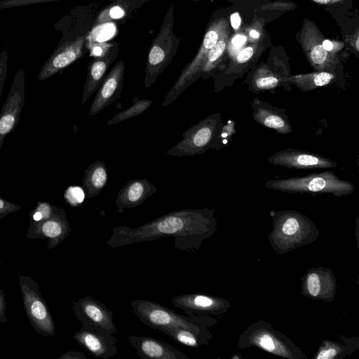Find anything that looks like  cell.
I'll return each instance as SVG.
<instances>
[{"instance_id":"1","label":"cell","mask_w":359,"mask_h":359,"mask_svg":"<svg viewBox=\"0 0 359 359\" xmlns=\"http://www.w3.org/2000/svg\"><path fill=\"white\" fill-rule=\"evenodd\" d=\"M208 210L183 209L163 215L137 228L114 227L107 243L118 248L170 236L182 251L198 248L208 224Z\"/></svg>"},{"instance_id":"2","label":"cell","mask_w":359,"mask_h":359,"mask_svg":"<svg viewBox=\"0 0 359 359\" xmlns=\"http://www.w3.org/2000/svg\"><path fill=\"white\" fill-rule=\"evenodd\" d=\"M264 185L268 189L287 193H330L336 196L348 195L355 189L352 182L341 179L332 171L271 180Z\"/></svg>"},{"instance_id":"3","label":"cell","mask_w":359,"mask_h":359,"mask_svg":"<svg viewBox=\"0 0 359 359\" xmlns=\"http://www.w3.org/2000/svg\"><path fill=\"white\" fill-rule=\"evenodd\" d=\"M173 5L172 4L148 53L144 80L145 88H149L152 85L157 77L170 64L177 53L179 39L173 33Z\"/></svg>"},{"instance_id":"4","label":"cell","mask_w":359,"mask_h":359,"mask_svg":"<svg viewBox=\"0 0 359 359\" xmlns=\"http://www.w3.org/2000/svg\"><path fill=\"white\" fill-rule=\"evenodd\" d=\"M222 123L220 113L209 115L187 130L182 140L171 147L166 154L182 157L204 153L211 149Z\"/></svg>"},{"instance_id":"5","label":"cell","mask_w":359,"mask_h":359,"mask_svg":"<svg viewBox=\"0 0 359 359\" xmlns=\"http://www.w3.org/2000/svg\"><path fill=\"white\" fill-rule=\"evenodd\" d=\"M24 309L29 323L43 337H52L55 325L49 308L42 297L39 285L31 276L18 275Z\"/></svg>"},{"instance_id":"6","label":"cell","mask_w":359,"mask_h":359,"mask_svg":"<svg viewBox=\"0 0 359 359\" xmlns=\"http://www.w3.org/2000/svg\"><path fill=\"white\" fill-rule=\"evenodd\" d=\"M134 314L145 325L158 330L163 327H184L200 330L202 320L194 315H180L156 302L136 299L131 302Z\"/></svg>"},{"instance_id":"7","label":"cell","mask_w":359,"mask_h":359,"mask_svg":"<svg viewBox=\"0 0 359 359\" xmlns=\"http://www.w3.org/2000/svg\"><path fill=\"white\" fill-rule=\"evenodd\" d=\"M226 26V20H217L207 30L202 44L194 59L184 67L175 84L165 97L161 106L171 104L198 77L206 56L218 41L221 32Z\"/></svg>"},{"instance_id":"8","label":"cell","mask_w":359,"mask_h":359,"mask_svg":"<svg viewBox=\"0 0 359 359\" xmlns=\"http://www.w3.org/2000/svg\"><path fill=\"white\" fill-rule=\"evenodd\" d=\"M25 72L20 67L15 73L6 100L0 112V150L6 136L18 126L24 107Z\"/></svg>"},{"instance_id":"9","label":"cell","mask_w":359,"mask_h":359,"mask_svg":"<svg viewBox=\"0 0 359 359\" xmlns=\"http://www.w3.org/2000/svg\"><path fill=\"white\" fill-rule=\"evenodd\" d=\"M86 41V36L81 35L60 43L41 68L38 79H48L81 58Z\"/></svg>"},{"instance_id":"10","label":"cell","mask_w":359,"mask_h":359,"mask_svg":"<svg viewBox=\"0 0 359 359\" xmlns=\"http://www.w3.org/2000/svg\"><path fill=\"white\" fill-rule=\"evenodd\" d=\"M73 338L96 358H109L117 353L118 339L107 330L82 325L81 329L74 334Z\"/></svg>"},{"instance_id":"11","label":"cell","mask_w":359,"mask_h":359,"mask_svg":"<svg viewBox=\"0 0 359 359\" xmlns=\"http://www.w3.org/2000/svg\"><path fill=\"white\" fill-rule=\"evenodd\" d=\"M72 308L81 325L99 327L113 334L118 332L111 310L96 299L86 296L74 302Z\"/></svg>"},{"instance_id":"12","label":"cell","mask_w":359,"mask_h":359,"mask_svg":"<svg viewBox=\"0 0 359 359\" xmlns=\"http://www.w3.org/2000/svg\"><path fill=\"white\" fill-rule=\"evenodd\" d=\"M274 165L294 169L332 168L337 163L320 154L297 149L287 148L278 151L268 158Z\"/></svg>"},{"instance_id":"13","label":"cell","mask_w":359,"mask_h":359,"mask_svg":"<svg viewBox=\"0 0 359 359\" xmlns=\"http://www.w3.org/2000/svg\"><path fill=\"white\" fill-rule=\"evenodd\" d=\"M71 232V227L64 208H57L55 212L34 226H29L26 237L29 239H48L46 249L59 245Z\"/></svg>"},{"instance_id":"14","label":"cell","mask_w":359,"mask_h":359,"mask_svg":"<svg viewBox=\"0 0 359 359\" xmlns=\"http://www.w3.org/2000/svg\"><path fill=\"white\" fill-rule=\"evenodd\" d=\"M125 72V64L120 60L115 64L103 79L91 104L89 114L94 116L104 108L112 104L121 95Z\"/></svg>"},{"instance_id":"15","label":"cell","mask_w":359,"mask_h":359,"mask_svg":"<svg viewBox=\"0 0 359 359\" xmlns=\"http://www.w3.org/2000/svg\"><path fill=\"white\" fill-rule=\"evenodd\" d=\"M251 107L252 118L257 123L273 129L281 135L289 134L293 131L285 109L258 98L252 100Z\"/></svg>"},{"instance_id":"16","label":"cell","mask_w":359,"mask_h":359,"mask_svg":"<svg viewBox=\"0 0 359 359\" xmlns=\"http://www.w3.org/2000/svg\"><path fill=\"white\" fill-rule=\"evenodd\" d=\"M128 340L142 359H189L184 353L151 337L129 335Z\"/></svg>"},{"instance_id":"17","label":"cell","mask_w":359,"mask_h":359,"mask_svg":"<svg viewBox=\"0 0 359 359\" xmlns=\"http://www.w3.org/2000/svg\"><path fill=\"white\" fill-rule=\"evenodd\" d=\"M118 50V45L113 44L104 55L96 57L90 62L84 83L81 104H84L97 90L104 78L109 67L116 58Z\"/></svg>"},{"instance_id":"18","label":"cell","mask_w":359,"mask_h":359,"mask_svg":"<svg viewBox=\"0 0 359 359\" xmlns=\"http://www.w3.org/2000/svg\"><path fill=\"white\" fill-rule=\"evenodd\" d=\"M156 191V187L147 179L133 180L124 184L118 193L116 204L118 212L123 208H133L140 205Z\"/></svg>"},{"instance_id":"19","label":"cell","mask_w":359,"mask_h":359,"mask_svg":"<svg viewBox=\"0 0 359 359\" xmlns=\"http://www.w3.org/2000/svg\"><path fill=\"white\" fill-rule=\"evenodd\" d=\"M336 78V74L332 72L318 71L309 74L287 75L281 79V84H285L284 86L294 85L301 91L306 93L327 86L334 81Z\"/></svg>"},{"instance_id":"20","label":"cell","mask_w":359,"mask_h":359,"mask_svg":"<svg viewBox=\"0 0 359 359\" xmlns=\"http://www.w3.org/2000/svg\"><path fill=\"white\" fill-rule=\"evenodd\" d=\"M107 171L102 161L92 163L85 171L82 180V188L88 199L97 196L105 187L107 182Z\"/></svg>"},{"instance_id":"21","label":"cell","mask_w":359,"mask_h":359,"mask_svg":"<svg viewBox=\"0 0 359 359\" xmlns=\"http://www.w3.org/2000/svg\"><path fill=\"white\" fill-rule=\"evenodd\" d=\"M282 76L271 71L266 66L257 68L245 79L249 91L259 93L264 91L273 90L281 85Z\"/></svg>"},{"instance_id":"22","label":"cell","mask_w":359,"mask_h":359,"mask_svg":"<svg viewBox=\"0 0 359 359\" xmlns=\"http://www.w3.org/2000/svg\"><path fill=\"white\" fill-rule=\"evenodd\" d=\"M227 25L221 32L219 38L214 46L208 52L202 67L199 77L207 78L219 64L224 54L227 43Z\"/></svg>"},{"instance_id":"23","label":"cell","mask_w":359,"mask_h":359,"mask_svg":"<svg viewBox=\"0 0 359 359\" xmlns=\"http://www.w3.org/2000/svg\"><path fill=\"white\" fill-rule=\"evenodd\" d=\"M158 330L185 346L196 347L201 343L200 331L176 327H163Z\"/></svg>"},{"instance_id":"24","label":"cell","mask_w":359,"mask_h":359,"mask_svg":"<svg viewBox=\"0 0 359 359\" xmlns=\"http://www.w3.org/2000/svg\"><path fill=\"white\" fill-rule=\"evenodd\" d=\"M152 102H153L149 99L140 100L135 97L133 104L129 108L114 114V116L107 121V125L117 124L138 116L147 110Z\"/></svg>"},{"instance_id":"25","label":"cell","mask_w":359,"mask_h":359,"mask_svg":"<svg viewBox=\"0 0 359 359\" xmlns=\"http://www.w3.org/2000/svg\"><path fill=\"white\" fill-rule=\"evenodd\" d=\"M58 207L48 202L38 201L29 214V226H34L51 217Z\"/></svg>"},{"instance_id":"26","label":"cell","mask_w":359,"mask_h":359,"mask_svg":"<svg viewBox=\"0 0 359 359\" xmlns=\"http://www.w3.org/2000/svg\"><path fill=\"white\" fill-rule=\"evenodd\" d=\"M236 133V123L234 121L229 119L224 124L222 123L211 149L216 150L223 149L231 141L233 135Z\"/></svg>"},{"instance_id":"27","label":"cell","mask_w":359,"mask_h":359,"mask_svg":"<svg viewBox=\"0 0 359 359\" xmlns=\"http://www.w3.org/2000/svg\"><path fill=\"white\" fill-rule=\"evenodd\" d=\"M86 197L83 189L79 186H69L64 193V198L72 207L81 205Z\"/></svg>"},{"instance_id":"28","label":"cell","mask_w":359,"mask_h":359,"mask_svg":"<svg viewBox=\"0 0 359 359\" xmlns=\"http://www.w3.org/2000/svg\"><path fill=\"white\" fill-rule=\"evenodd\" d=\"M113 44L106 43L102 41H95L88 39V47L90 50L91 55L95 57L104 55Z\"/></svg>"},{"instance_id":"29","label":"cell","mask_w":359,"mask_h":359,"mask_svg":"<svg viewBox=\"0 0 359 359\" xmlns=\"http://www.w3.org/2000/svg\"><path fill=\"white\" fill-rule=\"evenodd\" d=\"M8 51L4 49L0 51V97L2 93L8 69Z\"/></svg>"},{"instance_id":"30","label":"cell","mask_w":359,"mask_h":359,"mask_svg":"<svg viewBox=\"0 0 359 359\" xmlns=\"http://www.w3.org/2000/svg\"><path fill=\"white\" fill-rule=\"evenodd\" d=\"M21 208V205L11 203L0 197V219L5 217L10 213L19 210Z\"/></svg>"},{"instance_id":"31","label":"cell","mask_w":359,"mask_h":359,"mask_svg":"<svg viewBox=\"0 0 359 359\" xmlns=\"http://www.w3.org/2000/svg\"><path fill=\"white\" fill-rule=\"evenodd\" d=\"M307 285L309 293L312 296H317L320 290V279L316 273L309 275L307 280Z\"/></svg>"},{"instance_id":"32","label":"cell","mask_w":359,"mask_h":359,"mask_svg":"<svg viewBox=\"0 0 359 359\" xmlns=\"http://www.w3.org/2000/svg\"><path fill=\"white\" fill-rule=\"evenodd\" d=\"M299 227V222L294 217H289L283 225V231L287 235L295 233Z\"/></svg>"},{"instance_id":"33","label":"cell","mask_w":359,"mask_h":359,"mask_svg":"<svg viewBox=\"0 0 359 359\" xmlns=\"http://www.w3.org/2000/svg\"><path fill=\"white\" fill-rule=\"evenodd\" d=\"M247 37L243 34L236 35L231 41V47L229 49L231 52H237L245 43Z\"/></svg>"},{"instance_id":"34","label":"cell","mask_w":359,"mask_h":359,"mask_svg":"<svg viewBox=\"0 0 359 359\" xmlns=\"http://www.w3.org/2000/svg\"><path fill=\"white\" fill-rule=\"evenodd\" d=\"M6 304L4 290L0 288V323H6Z\"/></svg>"},{"instance_id":"35","label":"cell","mask_w":359,"mask_h":359,"mask_svg":"<svg viewBox=\"0 0 359 359\" xmlns=\"http://www.w3.org/2000/svg\"><path fill=\"white\" fill-rule=\"evenodd\" d=\"M57 359H87V356L79 351H69L62 353Z\"/></svg>"},{"instance_id":"36","label":"cell","mask_w":359,"mask_h":359,"mask_svg":"<svg viewBox=\"0 0 359 359\" xmlns=\"http://www.w3.org/2000/svg\"><path fill=\"white\" fill-rule=\"evenodd\" d=\"M259 343L263 348L269 351H272L275 348V345L272 339L270 337V336L266 334L262 336L259 339Z\"/></svg>"},{"instance_id":"37","label":"cell","mask_w":359,"mask_h":359,"mask_svg":"<svg viewBox=\"0 0 359 359\" xmlns=\"http://www.w3.org/2000/svg\"><path fill=\"white\" fill-rule=\"evenodd\" d=\"M337 354V351L334 348H329L323 350L319 353L317 356L318 359H330L333 358Z\"/></svg>"},{"instance_id":"38","label":"cell","mask_w":359,"mask_h":359,"mask_svg":"<svg viewBox=\"0 0 359 359\" xmlns=\"http://www.w3.org/2000/svg\"><path fill=\"white\" fill-rule=\"evenodd\" d=\"M109 15L112 18L118 19L124 15V11L119 6H114L110 9Z\"/></svg>"},{"instance_id":"39","label":"cell","mask_w":359,"mask_h":359,"mask_svg":"<svg viewBox=\"0 0 359 359\" xmlns=\"http://www.w3.org/2000/svg\"><path fill=\"white\" fill-rule=\"evenodd\" d=\"M230 21L232 27L236 30L238 29L241 25V19L238 13H233L230 16Z\"/></svg>"},{"instance_id":"40","label":"cell","mask_w":359,"mask_h":359,"mask_svg":"<svg viewBox=\"0 0 359 359\" xmlns=\"http://www.w3.org/2000/svg\"><path fill=\"white\" fill-rule=\"evenodd\" d=\"M321 44L323 48L327 52L332 51L334 49V43L328 39L323 40Z\"/></svg>"},{"instance_id":"41","label":"cell","mask_w":359,"mask_h":359,"mask_svg":"<svg viewBox=\"0 0 359 359\" xmlns=\"http://www.w3.org/2000/svg\"><path fill=\"white\" fill-rule=\"evenodd\" d=\"M250 35L251 37H252L253 39H257L259 38V34L258 32H257L256 30L255 29H252L250 32Z\"/></svg>"},{"instance_id":"42","label":"cell","mask_w":359,"mask_h":359,"mask_svg":"<svg viewBox=\"0 0 359 359\" xmlns=\"http://www.w3.org/2000/svg\"><path fill=\"white\" fill-rule=\"evenodd\" d=\"M312 1L317 2L318 4H328V3L333 1V0H312Z\"/></svg>"},{"instance_id":"43","label":"cell","mask_w":359,"mask_h":359,"mask_svg":"<svg viewBox=\"0 0 359 359\" xmlns=\"http://www.w3.org/2000/svg\"><path fill=\"white\" fill-rule=\"evenodd\" d=\"M1 261L0 260V266H1Z\"/></svg>"}]
</instances>
